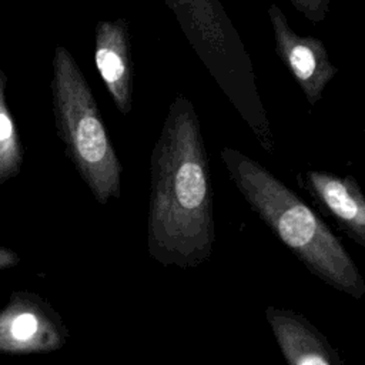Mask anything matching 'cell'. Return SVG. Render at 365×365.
Listing matches in <instances>:
<instances>
[{"label":"cell","instance_id":"9","mask_svg":"<svg viewBox=\"0 0 365 365\" xmlns=\"http://www.w3.org/2000/svg\"><path fill=\"white\" fill-rule=\"evenodd\" d=\"M267 321L288 365H342L339 352L304 315L267 307Z\"/></svg>","mask_w":365,"mask_h":365},{"label":"cell","instance_id":"7","mask_svg":"<svg viewBox=\"0 0 365 365\" xmlns=\"http://www.w3.org/2000/svg\"><path fill=\"white\" fill-rule=\"evenodd\" d=\"M297 184L339 230L365 248V194L354 175L307 170L295 175Z\"/></svg>","mask_w":365,"mask_h":365},{"label":"cell","instance_id":"13","mask_svg":"<svg viewBox=\"0 0 365 365\" xmlns=\"http://www.w3.org/2000/svg\"><path fill=\"white\" fill-rule=\"evenodd\" d=\"M364 133H365V127H364Z\"/></svg>","mask_w":365,"mask_h":365},{"label":"cell","instance_id":"12","mask_svg":"<svg viewBox=\"0 0 365 365\" xmlns=\"http://www.w3.org/2000/svg\"><path fill=\"white\" fill-rule=\"evenodd\" d=\"M19 262L20 257L16 251L6 247H0V271L16 267Z\"/></svg>","mask_w":365,"mask_h":365},{"label":"cell","instance_id":"3","mask_svg":"<svg viewBox=\"0 0 365 365\" xmlns=\"http://www.w3.org/2000/svg\"><path fill=\"white\" fill-rule=\"evenodd\" d=\"M51 107L64 154L100 205L121 194L123 165L106 130L91 87L71 53L53 56Z\"/></svg>","mask_w":365,"mask_h":365},{"label":"cell","instance_id":"2","mask_svg":"<svg viewBox=\"0 0 365 365\" xmlns=\"http://www.w3.org/2000/svg\"><path fill=\"white\" fill-rule=\"evenodd\" d=\"M220 155L250 208L311 274L355 299L365 297L359 268L341 240L302 198L240 150L224 147Z\"/></svg>","mask_w":365,"mask_h":365},{"label":"cell","instance_id":"4","mask_svg":"<svg viewBox=\"0 0 365 365\" xmlns=\"http://www.w3.org/2000/svg\"><path fill=\"white\" fill-rule=\"evenodd\" d=\"M222 93L265 153L275 148L267 110L258 94L251 60L218 0H167Z\"/></svg>","mask_w":365,"mask_h":365},{"label":"cell","instance_id":"11","mask_svg":"<svg viewBox=\"0 0 365 365\" xmlns=\"http://www.w3.org/2000/svg\"><path fill=\"white\" fill-rule=\"evenodd\" d=\"M299 13L314 23L324 21L329 10L331 0H288Z\"/></svg>","mask_w":365,"mask_h":365},{"label":"cell","instance_id":"8","mask_svg":"<svg viewBox=\"0 0 365 365\" xmlns=\"http://www.w3.org/2000/svg\"><path fill=\"white\" fill-rule=\"evenodd\" d=\"M96 68L120 114L133 110V61L128 26L124 19L101 20L96 26Z\"/></svg>","mask_w":365,"mask_h":365},{"label":"cell","instance_id":"5","mask_svg":"<svg viewBox=\"0 0 365 365\" xmlns=\"http://www.w3.org/2000/svg\"><path fill=\"white\" fill-rule=\"evenodd\" d=\"M68 339L70 331L61 315L36 292L13 291L0 309V354L53 352Z\"/></svg>","mask_w":365,"mask_h":365},{"label":"cell","instance_id":"10","mask_svg":"<svg viewBox=\"0 0 365 365\" xmlns=\"http://www.w3.org/2000/svg\"><path fill=\"white\" fill-rule=\"evenodd\" d=\"M7 76L0 68V185L20 174L24 145L6 100Z\"/></svg>","mask_w":365,"mask_h":365},{"label":"cell","instance_id":"6","mask_svg":"<svg viewBox=\"0 0 365 365\" xmlns=\"http://www.w3.org/2000/svg\"><path fill=\"white\" fill-rule=\"evenodd\" d=\"M268 17L274 30L275 51L299 86L309 106H315L338 73L331 63L325 44L311 36H301L289 26L284 11L272 3Z\"/></svg>","mask_w":365,"mask_h":365},{"label":"cell","instance_id":"1","mask_svg":"<svg viewBox=\"0 0 365 365\" xmlns=\"http://www.w3.org/2000/svg\"><path fill=\"white\" fill-rule=\"evenodd\" d=\"M215 241L214 191L201 123L190 98L170 103L150 157L147 248L164 267L205 262Z\"/></svg>","mask_w":365,"mask_h":365}]
</instances>
